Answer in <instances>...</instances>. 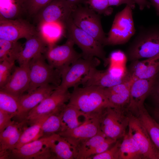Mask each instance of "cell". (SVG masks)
I'll use <instances>...</instances> for the list:
<instances>
[{
    "label": "cell",
    "mask_w": 159,
    "mask_h": 159,
    "mask_svg": "<svg viewBox=\"0 0 159 159\" xmlns=\"http://www.w3.org/2000/svg\"><path fill=\"white\" fill-rule=\"evenodd\" d=\"M68 104L87 115L102 113L115 107L106 96L104 88L94 86L74 87Z\"/></svg>",
    "instance_id": "1"
},
{
    "label": "cell",
    "mask_w": 159,
    "mask_h": 159,
    "mask_svg": "<svg viewBox=\"0 0 159 159\" xmlns=\"http://www.w3.org/2000/svg\"><path fill=\"white\" fill-rule=\"evenodd\" d=\"M159 54V24L140 28L128 47L127 58L132 62Z\"/></svg>",
    "instance_id": "2"
},
{
    "label": "cell",
    "mask_w": 159,
    "mask_h": 159,
    "mask_svg": "<svg viewBox=\"0 0 159 159\" xmlns=\"http://www.w3.org/2000/svg\"><path fill=\"white\" fill-rule=\"evenodd\" d=\"M43 54L31 59L29 63L30 82L27 93L48 85L58 86L61 80V72L47 62Z\"/></svg>",
    "instance_id": "3"
},
{
    "label": "cell",
    "mask_w": 159,
    "mask_h": 159,
    "mask_svg": "<svg viewBox=\"0 0 159 159\" xmlns=\"http://www.w3.org/2000/svg\"><path fill=\"white\" fill-rule=\"evenodd\" d=\"M67 38L72 40L81 49L82 57H96L103 60L105 65L108 63V58L103 46L92 36L83 31L73 22L71 16L65 24Z\"/></svg>",
    "instance_id": "4"
},
{
    "label": "cell",
    "mask_w": 159,
    "mask_h": 159,
    "mask_svg": "<svg viewBox=\"0 0 159 159\" xmlns=\"http://www.w3.org/2000/svg\"><path fill=\"white\" fill-rule=\"evenodd\" d=\"M132 8L126 5L115 16L104 46L115 45L127 42L135 32Z\"/></svg>",
    "instance_id": "5"
},
{
    "label": "cell",
    "mask_w": 159,
    "mask_h": 159,
    "mask_svg": "<svg viewBox=\"0 0 159 159\" xmlns=\"http://www.w3.org/2000/svg\"><path fill=\"white\" fill-rule=\"evenodd\" d=\"M73 23L104 46L106 36L101 24V17L87 5L75 7L71 15Z\"/></svg>",
    "instance_id": "6"
},
{
    "label": "cell",
    "mask_w": 159,
    "mask_h": 159,
    "mask_svg": "<svg viewBox=\"0 0 159 159\" xmlns=\"http://www.w3.org/2000/svg\"><path fill=\"white\" fill-rule=\"evenodd\" d=\"M129 121V115L125 114L124 109L108 108L102 114L100 130L106 137L117 140L126 133Z\"/></svg>",
    "instance_id": "7"
},
{
    "label": "cell",
    "mask_w": 159,
    "mask_h": 159,
    "mask_svg": "<svg viewBox=\"0 0 159 159\" xmlns=\"http://www.w3.org/2000/svg\"><path fill=\"white\" fill-rule=\"evenodd\" d=\"M71 93L68 90L56 88L27 115L25 120L29 125L44 116L62 110L69 102Z\"/></svg>",
    "instance_id": "8"
},
{
    "label": "cell",
    "mask_w": 159,
    "mask_h": 159,
    "mask_svg": "<svg viewBox=\"0 0 159 159\" xmlns=\"http://www.w3.org/2000/svg\"><path fill=\"white\" fill-rule=\"evenodd\" d=\"M57 134L40 138L15 148L6 159H54L50 146Z\"/></svg>",
    "instance_id": "9"
},
{
    "label": "cell",
    "mask_w": 159,
    "mask_h": 159,
    "mask_svg": "<svg viewBox=\"0 0 159 159\" xmlns=\"http://www.w3.org/2000/svg\"><path fill=\"white\" fill-rule=\"evenodd\" d=\"M74 44L72 40L67 38L66 42L63 44L48 46L44 53L47 62L62 72L75 61L82 57V54L74 49Z\"/></svg>",
    "instance_id": "10"
},
{
    "label": "cell",
    "mask_w": 159,
    "mask_h": 159,
    "mask_svg": "<svg viewBox=\"0 0 159 159\" xmlns=\"http://www.w3.org/2000/svg\"><path fill=\"white\" fill-rule=\"evenodd\" d=\"M100 63V60L96 57L79 59L62 72L61 82L57 88L68 90L78 86L82 77Z\"/></svg>",
    "instance_id": "11"
},
{
    "label": "cell",
    "mask_w": 159,
    "mask_h": 159,
    "mask_svg": "<svg viewBox=\"0 0 159 159\" xmlns=\"http://www.w3.org/2000/svg\"><path fill=\"white\" fill-rule=\"evenodd\" d=\"M103 112L89 115L85 121L79 126L58 134L76 149L83 142L96 135L101 130V120Z\"/></svg>",
    "instance_id": "12"
},
{
    "label": "cell",
    "mask_w": 159,
    "mask_h": 159,
    "mask_svg": "<svg viewBox=\"0 0 159 159\" xmlns=\"http://www.w3.org/2000/svg\"><path fill=\"white\" fill-rule=\"evenodd\" d=\"M39 32L34 26L22 18L14 19H0V39L18 42L27 39Z\"/></svg>",
    "instance_id": "13"
},
{
    "label": "cell",
    "mask_w": 159,
    "mask_h": 159,
    "mask_svg": "<svg viewBox=\"0 0 159 159\" xmlns=\"http://www.w3.org/2000/svg\"><path fill=\"white\" fill-rule=\"evenodd\" d=\"M128 126L144 159H159V148L155 145L147 130L137 117L129 115Z\"/></svg>",
    "instance_id": "14"
},
{
    "label": "cell",
    "mask_w": 159,
    "mask_h": 159,
    "mask_svg": "<svg viewBox=\"0 0 159 159\" xmlns=\"http://www.w3.org/2000/svg\"><path fill=\"white\" fill-rule=\"evenodd\" d=\"M74 9L66 0H53L34 16L38 24L56 22L65 25Z\"/></svg>",
    "instance_id": "15"
},
{
    "label": "cell",
    "mask_w": 159,
    "mask_h": 159,
    "mask_svg": "<svg viewBox=\"0 0 159 159\" xmlns=\"http://www.w3.org/2000/svg\"><path fill=\"white\" fill-rule=\"evenodd\" d=\"M57 87L51 85H44L19 97V108L14 120L20 121L25 120L29 112L51 94Z\"/></svg>",
    "instance_id": "16"
},
{
    "label": "cell",
    "mask_w": 159,
    "mask_h": 159,
    "mask_svg": "<svg viewBox=\"0 0 159 159\" xmlns=\"http://www.w3.org/2000/svg\"><path fill=\"white\" fill-rule=\"evenodd\" d=\"M158 74L148 79L133 80L130 88L129 102L126 108L130 114L136 115L144 107L145 100L150 94Z\"/></svg>",
    "instance_id": "17"
},
{
    "label": "cell",
    "mask_w": 159,
    "mask_h": 159,
    "mask_svg": "<svg viewBox=\"0 0 159 159\" xmlns=\"http://www.w3.org/2000/svg\"><path fill=\"white\" fill-rule=\"evenodd\" d=\"M29 125L26 120H12L10 124L0 132V159H6L14 150L24 130Z\"/></svg>",
    "instance_id": "18"
},
{
    "label": "cell",
    "mask_w": 159,
    "mask_h": 159,
    "mask_svg": "<svg viewBox=\"0 0 159 159\" xmlns=\"http://www.w3.org/2000/svg\"><path fill=\"white\" fill-rule=\"evenodd\" d=\"M30 82L29 63L14 66L6 84L0 90L19 97L29 89Z\"/></svg>",
    "instance_id": "19"
},
{
    "label": "cell",
    "mask_w": 159,
    "mask_h": 159,
    "mask_svg": "<svg viewBox=\"0 0 159 159\" xmlns=\"http://www.w3.org/2000/svg\"><path fill=\"white\" fill-rule=\"evenodd\" d=\"M132 79L129 72L125 76L117 78L112 75L107 69H97L96 67L92 68L82 79L79 85L82 87L94 86L103 88L110 87Z\"/></svg>",
    "instance_id": "20"
},
{
    "label": "cell",
    "mask_w": 159,
    "mask_h": 159,
    "mask_svg": "<svg viewBox=\"0 0 159 159\" xmlns=\"http://www.w3.org/2000/svg\"><path fill=\"white\" fill-rule=\"evenodd\" d=\"M128 71L133 80L152 78L159 72V54L153 57L132 62Z\"/></svg>",
    "instance_id": "21"
},
{
    "label": "cell",
    "mask_w": 159,
    "mask_h": 159,
    "mask_svg": "<svg viewBox=\"0 0 159 159\" xmlns=\"http://www.w3.org/2000/svg\"><path fill=\"white\" fill-rule=\"evenodd\" d=\"M132 79L111 87L104 88L105 94L115 108L124 109L129 101L130 91Z\"/></svg>",
    "instance_id": "22"
},
{
    "label": "cell",
    "mask_w": 159,
    "mask_h": 159,
    "mask_svg": "<svg viewBox=\"0 0 159 159\" xmlns=\"http://www.w3.org/2000/svg\"><path fill=\"white\" fill-rule=\"evenodd\" d=\"M48 45L39 34L26 40L17 61L19 65L29 63L33 58L44 53Z\"/></svg>",
    "instance_id": "23"
},
{
    "label": "cell",
    "mask_w": 159,
    "mask_h": 159,
    "mask_svg": "<svg viewBox=\"0 0 159 159\" xmlns=\"http://www.w3.org/2000/svg\"><path fill=\"white\" fill-rule=\"evenodd\" d=\"M28 0H0V19H14L28 14Z\"/></svg>",
    "instance_id": "24"
},
{
    "label": "cell",
    "mask_w": 159,
    "mask_h": 159,
    "mask_svg": "<svg viewBox=\"0 0 159 159\" xmlns=\"http://www.w3.org/2000/svg\"><path fill=\"white\" fill-rule=\"evenodd\" d=\"M89 115L73 106L66 104L62 112L61 129L60 132L79 126L85 121Z\"/></svg>",
    "instance_id": "25"
},
{
    "label": "cell",
    "mask_w": 159,
    "mask_h": 159,
    "mask_svg": "<svg viewBox=\"0 0 159 159\" xmlns=\"http://www.w3.org/2000/svg\"><path fill=\"white\" fill-rule=\"evenodd\" d=\"M37 30L48 46L55 43L62 36L65 25L59 22L43 23L38 24Z\"/></svg>",
    "instance_id": "26"
},
{
    "label": "cell",
    "mask_w": 159,
    "mask_h": 159,
    "mask_svg": "<svg viewBox=\"0 0 159 159\" xmlns=\"http://www.w3.org/2000/svg\"><path fill=\"white\" fill-rule=\"evenodd\" d=\"M144 158L129 127L123 137L119 149L118 159H142Z\"/></svg>",
    "instance_id": "27"
},
{
    "label": "cell",
    "mask_w": 159,
    "mask_h": 159,
    "mask_svg": "<svg viewBox=\"0 0 159 159\" xmlns=\"http://www.w3.org/2000/svg\"><path fill=\"white\" fill-rule=\"evenodd\" d=\"M50 148L54 159H77L76 148L58 134L51 143Z\"/></svg>",
    "instance_id": "28"
},
{
    "label": "cell",
    "mask_w": 159,
    "mask_h": 159,
    "mask_svg": "<svg viewBox=\"0 0 159 159\" xmlns=\"http://www.w3.org/2000/svg\"><path fill=\"white\" fill-rule=\"evenodd\" d=\"M135 116L144 126L154 143L159 148V123L150 116L145 106Z\"/></svg>",
    "instance_id": "29"
},
{
    "label": "cell",
    "mask_w": 159,
    "mask_h": 159,
    "mask_svg": "<svg viewBox=\"0 0 159 159\" xmlns=\"http://www.w3.org/2000/svg\"><path fill=\"white\" fill-rule=\"evenodd\" d=\"M64 107L60 110L49 115L45 119L42 125L39 138L49 137L60 132Z\"/></svg>",
    "instance_id": "30"
},
{
    "label": "cell",
    "mask_w": 159,
    "mask_h": 159,
    "mask_svg": "<svg viewBox=\"0 0 159 159\" xmlns=\"http://www.w3.org/2000/svg\"><path fill=\"white\" fill-rule=\"evenodd\" d=\"M49 115L42 117L26 127L21 134L15 148L39 139L42 124Z\"/></svg>",
    "instance_id": "31"
},
{
    "label": "cell",
    "mask_w": 159,
    "mask_h": 159,
    "mask_svg": "<svg viewBox=\"0 0 159 159\" xmlns=\"http://www.w3.org/2000/svg\"><path fill=\"white\" fill-rule=\"evenodd\" d=\"M23 48L18 42L0 39V62L4 60L15 62Z\"/></svg>",
    "instance_id": "32"
},
{
    "label": "cell",
    "mask_w": 159,
    "mask_h": 159,
    "mask_svg": "<svg viewBox=\"0 0 159 159\" xmlns=\"http://www.w3.org/2000/svg\"><path fill=\"white\" fill-rule=\"evenodd\" d=\"M107 137L100 130L95 135L85 140L76 148L77 159H88L91 153Z\"/></svg>",
    "instance_id": "33"
},
{
    "label": "cell",
    "mask_w": 159,
    "mask_h": 159,
    "mask_svg": "<svg viewBox=\"0 0 159 159\" xmlns=\"http://www.w3.org/2000/svg\"><path fill=\"white\" fill-rule=\"evenodd\" d=\"M19 106V97L0 90V110L14 115V117L17 115Z\"/></svg>",
    "instance_id": "34"
},
{
    "label": "cell",
    "mask_w": 159,
    "mask_h": 159,
    "mask_svg": "<svg viewBox=\"0 0 159 159\" xmlns=\"http://www.w3.org/2000/svg\"><path fill=\"white\" fill-rule=\"evenodd\" d=\"M86 5L99 15L109 16L113 11L109 5L108 0H87Z\"/></svg>",
    "instance_id": "35"
},
{
    "label": "cell",
    "mask_w": 159,
    "mask_h": 159,
    "mask_svg": "<svg viewBox=\"0 0 159 159\" xmlns=\"http://www.w3.org/2000/svg\"><path fill=\"white\" fill-rule=\"evenodd\" d=\"M0 88L7 82L9 78L15 62L4 60L0 62Z\"/></svg>",
    "instance_id": "36"
},
{
    "label": "cell",
    "mask_w": 159,
    "mask_h": 159,
    "mask_svg": "<svg viewBox=\"0 0 159 159\" xmlns=\"http://www.w3.org/2000/svg\"><path fill=\"white\" fill-rule=\"evenodd\" d=\"M120 143V141H117L111 148L102 153L95 155L88 159H118Z\"/></svg>",
    "instance_id": "37"
},
{
    "label": "cell",
    "mask_w": 159,
    "mask_h": 159,
    "mask_svg": "<svg viewBox=\"0 0 159 159\" xmlns=\"http://www.w3.org/2000/svg\"><path fill=\"white\" fill-rule=\"evenodd\" d=\"M53 0H28V14L34 16L43 7Z\"/></svg>",
    "instance_id": "38"
},
{
    "label": "cell",
    "mask_w": 159,
    "mask_h": 159,
    "mask_svg": "<svg viewBox=\"0 0 159 159\" xmlns=\"http://www.w3.org/2000/svg\"><path fill=\"white\" fill-rule=\"evenodd\" d=\"M127 57L126 54L120 50L112 52L108 58V63L110 64L125 65Z\"/></svg>",
    "instance_id": "39"
},
{
    "label": "cell",
    "mask_w": 159,
    "mask_h": 159,
    "mask_svg": "<svg viewBox=\"0 0 159 159\" xmlns=\"http://www.w3.org/2000/svg\"><path fill=\"white\" fill-rule=\"evenodd\" d=\"M117 141L111 138L107 137L102 143L92 151L90 153L89 158L95 155L100 153L107 150L112 144L115 143Z\"/></svg>",
    "instance_id": "40"
},
{
    "label": "cell",
    "mask_w": 159,
    "mask_h": 159,
    "mask_svg": "<svg viewBox=\"0 0 159 159\" xmlns=\"http://www.w3.org/2000/svg\"><path fill=\"white\" fill-rule=\"evenodd\" d=\"M14 117V115L0 110V132L10 124Z\"/></svg>",
    "instance_id": "41"
},
{
    "label": "cell",
    "mask_w": 159,
    "mask_h": 159,
    "mask_svg": "<svg viewBox=\"0 0 159 159\" xmlns=\"http://www.w3.org/2000/svg\"><path fill=\"white\" fill-rule=\"evenodd\" d=\"M155 102L156 107L159 108V72L155 80L150 94Z\"/></svg>",
    "instance_id": "42"
},
{
    "label": "cell",
    "mask_w": 159,
    "mask_h": 159,
    "mask_svg": "<svg viewBox=\"0 0 159 159\" xmlns=\"http://www.w3.org/2000/svg\"><path fill=\"white\" fill-rule=\"evenodd\" d=\"M110 6H118L123 4L130 6L132 9L135 7V3L134 0H108Z\"/></svg>",
    "instance_id": "43"
},
{
    "label": "cell",
    "mask_w": 159,
    "mask_h": 159,
    "mask_svg": "<svg viewBox=\"0 0 159 159\" xmlns=\"http://www.w3.org/2000/svg\"><path fill=\"white\" fill-rule=\"evenodd\" d=\"M138 6L139 9L142 10L145 8H150L151 6L150 1L148 0H134Z\"/></svg>",
    "instance_id": "44"
},
{
    "label": "cell",
    "mask_w": 159,
    "mask_h": 159,
    "mask_svg": "<svg viewBox=\"0 0 159 159\" xmlns=\"http://www.w3.org/2000/svg\"><path fill=\"white\" fill-rule=\"evenodd\" d=\"M87 0H66L69 4L74 8L80 5H86Z\"/></svg>",
    "instance_id": "45"
},
{
    "label": "cell",
    "mask_w": 159,
    "mask_h": 159,
    "mask_svg": "<svg viewBox=\"0 0 159 159\" xmlns=\"http://www.w3.org/2000/svg\"><path fill=\"white\" fill-rule=\"evenodd\" d=\"M151 5L155 8V10L159 15V0H150Z\"/></svg>",
    "instance_id": "46"
},
{
    "label": "cell",
    "mask_w": 159,
    "mask_h": 159,
    "mask_svg": "<svg viewBox=\"0 0 159 159\" xmlns=\"http://www.w3.org/2000/svg\"><path fill=\"white\" fill-rule=\"evenodd\" d=\"M153 113L154 118L159 123V108L155 107L153 110Z\"/></svg>",
    "instance_id": "47"
}]
</instances>
